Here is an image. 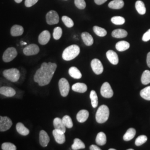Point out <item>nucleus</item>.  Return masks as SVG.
<instances>
[{
  "label": "nucleus",
  "mask_w": 150,
  "mask_h": 150,
  "mask_svg": "<svg viewBox=\"0 0 150 150\" xmlns=\"http://www.w3.org/2000/svg\"><path fill=\"white\" fill-rule=\"evenodd\" d=\"M57 64L52 62H43L41 67L38 69L34 76V81L40 86H46L49 84L52 80Z\"/></svg>",
  "instance_id": "f257e3e1"
},
{
  "label": "nucleus",
  "mask_w": 150,
  "mask_h": 150,
  "mask_svg": "<svg viewBox=\"0 0 150 150\" xmlns=\"http://www.w3.org/2000/svg\"><path fill=\"white\" fill-rule=\"evenodd\" d=\"M80 52V47L76 45L69 46L64 49L62 53V59L65 61H71L76 58Z\"/></svg>",
  "instance_id": "f03ea898"
},
{
  "label": "nucleus",
  "mask_w": 150,
  "mask_h": 150,
  "mask_svg": "<svg viewBox=\"0 0 150 150\" xmlns=\"http://www.w3.org/2000/svg\"><path fill=\"white\" fill-rule=\"evenodd\" d=\"M110 115L109 108L106 105H103L98 108L96 114V121L99 123H105L106 122Z\"/></svg>",
  "instance_id": "7ed1b4c3"
},
{
  "label": "nucleus",
  "mask_w": 150,
  "mask_h": 150,
  "mask_svg": "<svg viewBox=\"0 0 150 150\" xmlns=\"http://www.w3.org/2000/svg\"><path fill=\"white\" fill-rule=\"evenodd\" d=\"M3 75L8 80L13 82H16L20 79V72L18 69L12 68L4 70L3 72Z\"/></svg>",
  "instance_id": "20e7f679"
},
{
  "label": "nucleus",
  "mask_w": 150,
  "mask_h": 150,
  "mask_svg": "<svg viewBox=\"0 0 150 150\" xmlns=\"http://www.w3.org/2000/svg\"><path fill=\"white\" fill-rule=\"evenodd\" d=\"M17 56V51L15 47L7 48L3 54L2 59L5 62H9Z\"/></svg>",
  "instance_id": "39448f33"
},
{
  "label": "nucleus",
  "mask_w": 150,
  "mask_h": 150,
  "mask_svg": "<svg viewBox=\"0 0 150 150\" xmlns=\"http://www.w3.org/2000/svg\"><path fill=\"white\" fill-rule=\"evenodd\" d=\"M59 91L61 96L63 97H66L70 91V85L66 79L62 78L61 79L59 82Z\"/></svg>",
  "instance_id": "423d86ee"
},
{
  "label": "nucleus",
  "mask_w": 150,
  "mask_h": 150,
  "mask_svg": "<svg viewBox=\"0 0 150 150\" xmlns=\"http://www.w3.org/2000/svg\"><path fill=\"white\" fill-rule=\"evenodd\" d=\"M46 19L48 25H55L58 23L59 22V16L56 11L51 10L46 14Z\"/></svg>",
  "instance_id": "0eeeda50"
},
{
  "label": "nucleus",
  "mask_w": 150,
  "mask_h": 150,
  "mask_svg": "<svg viewBox=\"0 0 150 150\" xmlns=\"http://www.w3.org/2000/svg\"><path fill=\"white\" fill-rule=\"evenodd\" d=\"M12 125L11 119L7 116H0V131L4 132L8 130Z\"/></svg>",
  "instance_id": "6e6552de"
},
{
  "label": "nucleus",
  "mask_w": 150,
  "mask_h": 150,
  "mask_svg": "<svg viewBox=\"0 0 150 150\" xmlns=\"http://www.w3.org/2000/svg\"><path fill=\"white\" fill-rule=\"evenodd\" d=\"M101 94L102 96L106 98H111L113 95V92L108 82H105L101 88Z\"/></svg>",
  "instance_id": "1a4fd4ad"
},
{
  "label": "nucleus",
  "mask_w": 150,
  "mask_h": 150,
  "mask_svg": "<svg viewBox=\"0 0 150 150\" xmlns=\"http://www.w3.org/2000/svg\"><path fill=\"white\" fill-rule=\"evenodd\" d=\"M91 66L93 71L96 75L101 74L103 71V67L101 62L98 59H95L92 60Z\"/></svg>",
  "instance_id": "9d476101"
},
{
  "label": "nucleus",
  "mask_w": 150,
  "mask_h": 150,
  "mask_svg": "<svg viewBox=\"0 0 150 150\" xmlns=\"http://www.w3.org/2000/svg\"><path fill=\"white\" fill-rule=\"evenodd\" d=\"M40 48L36 44H31L28 45L23 49V52L26 56H33L38 54Z\"/></svg>",
  "instance_id": "9b49d317"
},
{
  "label": "nucleus",
  "mask_w": 150,
  "mask_h": 150,
  "mask_svg": "<svg viewBox=\"0 0 150 150\" xmlns=\"http://www.w3.org/2000/svg\"><path fill=\"white\" fill-rule=\"evenodd\" d=\"M52 134L54 135V138L56 142L59 144H63L66 141L65 135L64 132L61 131L58 129H54L53 130Z\"/></svg>",
  "instance_id": "f8f14e48"
},
{
  "label": "nucleus",
  "mask_w": 150,
  "mask_h": 150,
  "mask_svg": "<svg viewBox=\"0 0 150 150\" xmlns=\"http://www.w3.org/2000/svg\"><path fill=\"white\" fill-rule=\"evenodd\" d=\"M51 38V35L47 30L41 32L38 36V42L42 45H45L48 43Z\"/></svg>",
  "instance_id": "ddd939ff"
},
{
  "label": "nucleus",
  "mask_w": 150,
  "mask_h": 150,
  "mask_svg": "<svg viewBox=\"0 0 150 150\" xmlns=\"http://www.w3.org/2000/svg\"><path fill=\"white\" fill-rule=\"evenodd\" d=\"M0 94L8 97H11L16 95V91L11 87L2 86L0 87Z\"/></svg>",
  "instance_id": "4468645a"
},
{
  "label": "nucleus",
  "mask_w": 150,
  "mask_h": 150,
  "mask_svg": "<svg viewBox=\"0 0 150 150\" xmlns=\"http://www.w3.org/2000/svg\"><path fill=\"white\" fill-rule=\"evenodd\" d=\"M50 137L47 133L44 130H41L39 134L40 144L42 147H46L50 142Z\"/></svg>",
  "instance_id": "2eb2a0df"
},
{
  "label": "nucleus",
  "mask_w": 150,
  "mask_h": 150,
  "mask_svg": "<svg viewBox=\"0 0 150 150\" xmlns=\"http://www.w3.org/2000/svg\"><path fill=\"white\" fill-rule=\"evenodd\" d=\"M106 57L111 64L114 65L118 64L119 62L118 55L115 51L108 50L106 52Z\"/></svg>",
  "instance_id": "dca6fc26"
},
{
  "label": "nucleus",
  "mask_w": 150,
  "mask_h": 150,
  "mask_svg": "<svg viewBox=\"0 0 150 150\" xmlns=\"http://www.w3.org/2000/svg\"><path fill=\"white\" fill-rule=\"evenodd\" d=\"M88 116H89L88 111L86 110H82L77 113L76 118L79 122L83 123V122H85L88 119Z\"/></svg>",
  "instance_id": "f3484780"
},
{
  "label": "nucleus",
  "mask_w": 150,
  "mask_h": 150,
  "mask_svg": "<svg viewBox=\"0 0 150 150\" xmlns=\"http://www.w3.org/2000/svg\"><path fill=\"white\" fill-rule=\"evenodd\" d=\"M81 38L84 43L87 46H90L93 43V38L91 35L87 32H83L81 34Z\"/></svg>",
  "instance_id": "a211bd4d"
},
{
  "label": "nucleus",
  "mask_w": 150,
  "mask_h": 150,
  "mask_svg": "<svg viewBox=\"0 0 150 150\" xmlns=\"http://www.w3.org/2000/svg\"><path fill=\"white\" fill-rule=\"evenodd\" d=\"M24 29L21 26L15 25L11 28V35L12 36H20L23 33Z\"/></svg>",
  "instance_id": "6ab92c4d"
},
{
  "label": "nucleus",
  "mask_w": 150,
  "mask_h": 150,
  "mask_svg": "<svg viewBox=\"0 0 150 150\" xmlns=\"http://www.w3.org/2000/svg\"><path fill=\"white\" fill-rule=\"evenodd\" d=\"M72 90L79 93H84L87 90V87L86 84L83 83H76L72 86Z\"/></svg>",
  "instance_id": "aec40b11"
},
{
  "label": "nucleus",
  "mask_w": 150,
  "mask_h": 150,
  "mask_svg": "<svg viewBox=\"0 0 150 150\" xmlns=\"http://www.w3.org/2000/svg\"><path fill=\"white\" fill-rule=\"evenodd\" d=\"M54 129H58L63 132H66V127L62 122V120L59 117L54 118Z\"/></svg>",
  "instance_id": "412c9836"
},
{
  "label": "nucleus",
  "mask_w": 150,
  "mask_h": 150,
  "mask_svg": "<svg viewBox=\"0 0 150 150\" xmlns=\"http://www.w3.org/2000/svg\"><path fill=\"white\" fill-rule=\"evenodd\" d=\"M124 6L123 0H113L108 4V7L111 9L118 10Z\"/></svg>",
  "instance_id": "4be33fe9"
},
{
  "label": "nucleus",
  "mask_w": 150,
  "mask_h": 150,
  "mask_svg": "<svg viewBox=\"0 0 150 150\" xmlns=\"http://www.w3.org/2000/svg\"><path fill=\"white\" fill-rule=\"evenodd\" d=\"M16 130L19 134L22 136H27L29 134L30 131L21 122H18L16 125Z\"/></svg>",
  "instance_id": "5701e85b"
},
{
  "label": "nucleus",
  "mask_w": 150,
  "mask_h": 150,
  "mask_svg": "<svg viewBox=\"0 0 150 150\" xmlns=\"http://www.w3.org/2000/svg\"><path fill=\"white\" fill-rule=\"evenodd\" d=\"M112 36L117 38H126L128 33L127 32L123 29H116L113 31L112 32Z\"/></svg>",
  "instance_id": "b1692460"
},
{
  "label": "nucleus",
  "mask_w": 150,
  "mask_h": 150,
  "mask_svg": "<svg viewBox=\"0 0 150 150\" xmlns=\"http://www.w3.org/2000/svg\"><path fill=\"white\" fill-rule=\"evenodd\" d=\"M129 47H130L129 43L126 41H119L116 44V50L120 52L125 51L128 50L129 48Z\"/></svg>",
  "instance_id": "393cba45"
},
{
  "label": "nucleus",
  "mask_w": 150,
  "mask_h": 150,
  "mask_svg": "<svg viewBox=\"0 0 150 150\" xmlns=\"http://www.w3.org/2000/svg\"><path fill=\"white\" fill-rule=\"evenodd\" d=\"M135 7L138 13L140 15H145L146 12V8L145 7V4L140 0H138L136 2Z\"/></svg>",
  "instance_id": "a878e982"
},
{
  "label": "nucleus",
  "mask_w": 150,
  "mask_h": 150,
  "mask_svg": "<svg viewBox=\"0 0 150 150\" xmlns=\"http://www.w3.org/2000/svg\"><path fill=\"white\" fill-rule=\"evenodd\" d=\"M107 141L106 136L103 132H100L97 134L96 138V142L97 144L100 146H103L105 145Z\"/></svg>",
  "instance_id": "bb28decb"
},
{
  "label": "nucleus",
  "mask_w": 150,
  "mask_h": 150,
  "mask_svg": "<svg viewBox=\"0 0 150 150\" xmlns=\"http://www.w3.org/2000/svg\"><path fill=\"white\" fill-rule=\"evenodd\" d=\"M69 73L71 77L75 79H80L82 77V74L80 70L76 67H71L69 70Z\"/></svg>",
  "instance_id": "cd10ccee"
},
{
  "label": "nucleus",
  "mask_w": 150,
  "mask_h": 150,
  "mask_svg": "<svg viewBox=\"0 0 150 150\" xmlns=\"http://www.w3.org/2000/svg\"><path fill=\"white\" fill-rule=\"evenodd\" d=\"M136 129L133 128H130L128 129L127 132L123 136V139L125 141H129L132 139H133L136 134Z\"/></svg>",
  "instance_id": "c85d7f7f"
},
{
  "label": "nucleus",
  "mask_w": 150,
  "mask_h": 150,
  "mask_svg": "<svg viewBox=\"0 0 150 150\" xmlns=\"http://www.w3.org/2000/svg\"><path fill=\"white\" fill-rule=\"evenodd\" d=\"M72 149L74 150H81L85 148V145L79 139H75L74 144L72 145Z\"/></svg>",
  "instance_id": "c756f323"
},
{
  "label": "nucleus",
  "mask_w": 150,
  "mask_h": 150,
  "mask_svg": "<svg viewBox=\"0 0 150 150\" xmlns=\"http://www.w3.org/2000/svg\"><path fill=\"white\" fill-rule=\"evenodd\" d=\"M141 82L143 85H148L150 83V71L145 70L141 76Z\"/></svg>",
  "instance_id": "7c9ffc66"
},
{
  "label": "nucleus",
  "mask_w": 150,
  "mask_h": 150,
  "mask_svg": "<svg viewBox=\"0 0 150 150\" xmlns=\"http://www.w3.org/2000/svg\"><path fill=\"white\" fill-rule=\"evenodd\" d=\"M140 96L146 100L150 101V86L145 87L140 91Z\"/></svg>",
  "instance_id": "2f4dec72"
},
{
  "label": "nucleus",
  "mask_w": 150,
  "mask_h": 150,
  "mask_svg": "<svg viewBox=\"0 0 150 150\" xmlns=\"http://www.w3.org/2000/svg\"><path fill=\"white\" fill-rule=\"evenodd\" d=\"M90 98H91V105L93 108H96L98 106V97L97 95L96 91L92 90L90 92Z\"/></svg>",
  "instance_id": "473e14b6"
},
{
  "label": "nucleus",
  "mask_w": 150,
  "mask_h": 150,
  "mask_svg": "<svg viewBox=\"0 0 150 150\" xmlns=\"http://www.w3.org/2000/svg\"><path fill=\"white\" fill-rule=\"evenodd\" d=\"M93 30L97 35L100 37H104L107 35L106 30L102 27L95 26L93 27Z\"/></svg>",
  "instance_id": "72a5a7b5"
},
{
  "label": "nucleus",
  "mask_w": 150,
  "mask_h": 150,
  "mask_svg": "<svg viewBox=\"0 0 150 150\" xmlns=\"http://www.w3.org/2000/svg\"><path fill=\"white\" fill-rule=\"evenodd\" d=\"M62 122L66 127L68 129H71L73 127V122L72 119L68 115H65L62 119Z\"/></svg>",
  "instance_id": "f704fd0d"
},
{
  "label": "nucleus",
  "mask_w": 150,
  "mask_h": 150,
  "mask_svg": "<svg viewBox=\"0 0 150 150\" xmlns=\"http://www.w3.org/2000/svg\"><path fill=\"white\" fill-rule=\"evenodd\" d=\"M111 21L116 25H122L125 23V19L121 16H114L111 18Z\"/></svg>",
  "instance_id": "c9c22d12"
},
{
  "label": "nucleus",
  "mask_w": 150,
  "mask_h": 150,
  "mask_svg": "<svg viewBox=\"0 0 150 150\" xmlns=\"http://www.w3.org/2000/svg\"><path fill=\"white\" fill-rule=\"evenodd\" d=\"M62 21L64 23V25L66 27L71 28L74 25V23L73 20L69 17L64 16L62 17Z\"/></svg>",
  "instance_id": "e433bc0d"
},
{
  "label": "nucleus",
  "mask_w": 150,
  "mask_h": 150,
  "mask_svg": "<svg viewBox=\"0 0 150 150\" xmlns=\"http://www.w3.org/2000/svg\"><path fill=\"white\" fill-rule=\"evenodd\" d=\"M62 35V30L60 27H56L54 28L53 37L54 40H58L61 38Z\"/></svg>",
  "instance_id": "4c0bfd02"
},
{
  "label": "nucleus",
  "mask_w": 150,
  "mask_h": 150,
  "mask_svg": "<svg viewBox=\"0 0 150 150\" xmlns=\"http://www.w3.org/2000/svg\"><path fill=\"white\" fill-rule=\"evenodd\" d=\"M147 140V137L145 135H141L139 136L135 141V145L137 146H139L145 144Z\"/></svg>",
  "instance_id": "58836bf2"
},
{
  "label": "nucleus",
  "mask_w": 150,
  "mask_h": 150,
  "mask_svg": "<svg viewBox=\"0 0 150 150\" xmlns=\"http://www.w3.org/2000/svg\"><path fill=\"white\" fill-rule=\"evenodd\" d=\"M2 149L3 150H16V146L10 142H5L2 145Z\"/></svg>",
  "instance_id": "ea45409f"
},
{
  "label": "nucleus",
  "mask_w": 150,
  "mask_h": 150,
  "mask_svg": "<svg viewBox=\"0 0 150 150\" xmlns=\"http://www.w3.org/2000/svg\"><path fill=\"white\" fill-rule=\"evenodd\" d=\"M75 6L80 10H83L86 8V4L85 0H75Z\"/></svg>",
  "instance_id": "a19ab883"
},
{
  "label": "nucleus",
  "mask_w": 150,
  "mask_h": 150,
  "mask_svg": "<svg viewBox=\"0 0 150 150\" xmlns=\"http://www.w3.org/2000/svg\"><path fill=\"white\" fill-rule=\"evenodd\" d=\"M38 0H25V4L27 7H31L35 5Z\"/></svg>",
  "instance_id": "79ce46f5"
},
{
  "label": "nucleus",
  "mask_w": 150,
  "mask_h": 150,
  "mask_svg": "<svg viewBox=\"0 0 150 150\" xmlns=\"http://www.w3.org/2000/svg\"><path fill=\"white\" fill-rule=\"evenodd\" d=\"M142 40L144 42H147L150 40V29L145 32L142 36Z\"/></svg>",
  "instance_id": "37998d69"
},
{
  "label": "nucleus",
  "mask_w": 150,
  "mask_h": 150,
  "mask_svg": "<svg viewBox=\"0 0 150 150\" xmlns=\"http://www.w3.org/2000/svg\"><path fill=\"white\" fill-rule=\"evenodd\" d=\"M94 1H95V2L96 3V4L98 5H101L105 3L107 0H94Z\"/></svg>",
  "instance_id": "c03bdc74"
},
{
  "label": "nucleus",
  "mask_w": 150,
  "mask_h": 150,
  "mask_svg": "<svg viewBox=\"0 0 150 150\" xmlns=\"http://www.w3.org/2000/svg\"><path fill=\"white\" fill-rule=\"evenodd\" d=\"M90 150H101V149L99 148L98 146L96 145H92L90 147Z\"/></svg>",
  "instance_id": "a18cd8bd"
},
{
  "label": "nucleus",
  "mask_w": 150,
  "mask_h": 150,
  "mask_svg": "<svg viewBox=\"0 0 150 150\" xmlns=\"http://www.w3.org/2000/svg\"><path fill=\"white\" fill-rule=\"evenodd\" d=\"M147 64L150 68V52L147 54Z\"/></svg>",
  "instance_id": "49530a36"
},
{
  "label": "nucleus",
  "mask_w": 150,
  "mask_h": 150,
  "mask_svg": "<svg viewBox=\"0 0 150 150\" xmlns=\"http://www.w3.org/2000/svg\"><path fill=\"white\" fill-rule=\"evenodd\" d=\"M15 1L16 2V3H17V4H20V3H21L22 1V0H15Z\"/></svg>",
  "instance_id": "de8ad7c7"
},
{
  "label": "nucleus",
  "mask_w": 150,
  "mask_h": 150,
  "mask_svg": "<svg viewBox=\"0 0 150 150\" xmlns=\"http://www.w3.org/2000/svg\"><path fill=\"white\" fill-rule=\"evenodd\" d=\"M22 45H27V42H23V41H21V42Z\"/></svg>",
  "instance_id": "09e8293b"
},
{
  "label": "nucleus",
  "mask_w": 150,
  "mask_h": 150,
  "mask_svg": "<svg viewBox=\"0 0 150 150\" xmlns=\"http://www.w3.org/2000/svg\"><path fill=\"white\" fill-rule=\"evenodd\" d=\"M109 150H116V149H110Z\"/></svg>",
  "instance_id": "8fccbe9b"
},
{
  "label": "nucleus",
  "mask_w": 150,
  "mask_h": 150,
  "mask_svg": "<svg viewBox=\"0 0 150 150\" xmlns=\"http://www.w3.org/2000/svg\"><path fill=\"white\" fill-rule=\"evenodd\" d=\"M128 150H134V149H128Z\"/></svg>",
  "instance_id": "3c124183"
}]
</instances>
